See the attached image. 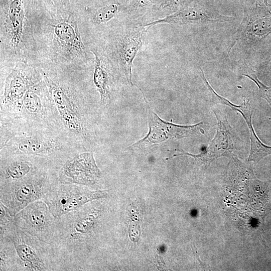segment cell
I'll return each instance as SVG.
<instances>
[{"label":"cell","mask_w":271,"mask_h":271,"mask_svg":"<svg viewBox=\"0 0 271 271\" xmlns=\"http://www.w3.org/2000/svg\"><path fill=\"white\" fill-rule=\"evenodd\" d=\"M1 156L23 155L48 162L53 167L81 151L56 130L1 129Z\"/></svg>","instance_id":"6da1fadb"},{"label":"cell","mask_w":271,"mask_h":271,"mask_svg":"<svg viewBox=\"0 0 271 271\" xmlns=\"http://www.w3.org/2000/svg\"><path fill=\"white\" fill-rule=\"evenodd\" d=\"M187 0H166L164 6L166 7H175L185 3Z\"/></svg>","instance_id":"44dd1931"},{"label":"cell","mask_w":271,"mask_h":271,"mask_svg":"<svg viewBox=\"0 0 271 271\" xmlns=\"http://www.w3.org/2000/svg\"><path fill=\"white\" fill-rule=\"evenodd\" d=\"M118 5L112 4L99 9L94 16V21L97 24L110 21L117 13Z\"/></svg>","instance_id":"d6986e66"},{"label":"cell","mask_w":271,"mask_h":271,"mask_svg":"<svg viewBox=\"0 0 271 271\" xmlns=\"http://www.w3.org/2000/svg\"><path fill=\"white\" fill-rule=\"evenodd\" d=\"M242 75L255 83L258 88L259 96L264 99L271 106V88L260 82L255 76H251L245 74Z\"/></svg>","instance_id":"ffe728a7"},{"label":"cell","mask_w":271,"mask_h":271,"mask_svg":"<svg viewBox=\"0 0 271 271\" xmlns=\"http://www.w3.org/2000/svg\"><path fill=\"white\" fill-rule=\"evenodd\" d=\"M109 191L91 190L84 185L57 183L42 201L47 204L53 215L58 218L93 200L108 197Z\"/></svg>","instance_id":"5b68a950"},{"label":"cell","mask_w":271,"mask_h":271,"mask_svg":"<svg viewBox=\"0 0 271 271\" xmlns=\"http://www.w3.org/2000/svg\"><path fill=\"white\" fill-rule=\"evenodd\" d=\"M43 76L52 102L57 129L83 151L87 132L84 109L79 98L46 73Z\"/></svg>","instance_id":"7a4b0ae2"},{"label":"cell","mask_w":271,"mask_h":271,"mask_svg":"<svg viewBox=\"0 0 271 271\" xmlns=\"http://www.w3.org/2000/svg\"><path fill=\"white\" fill-rule=\"evenodd\" d=\"M55 36L63 46L74 50L81 56L86 55L84 45L76 22L65 21L53 26Z\"/></svg>","instance_id":"9a60e30c"},{"label":"cell","mask_w":271,"mask_h":271,"mask_svg":"<svg viewBox=\"0 0 271 271\" xmlns=\"http://www.w3.org/2000/svg\"><path fill=\"white\" fill-rule=\"evenodd\" d=\"M266 0L244 9L245 32L251 37L261 38L271 33V11Z\"/></svg>","instance_id":"7c38bea8"},{"label":"cell","mask_w":271,"mask_h":271,"mask_svg":"<svg viewBox=\"0 0 271 271\" xmlns=\"http://www.w3.org/2000/svg\"><path fill=\"white\" fill-rule=\"evenodd\" d=\"M0 236L12 240L17 254L18 270H63L56 246L20 229L15 222L0 231Z\"/></svg>","instance_id":"3957f363"},{"label":"cell","mask_w":271,"mask_h":271,"mask_svg":"<svg viewBox=\"0 0 271 271\" xmlns=\"http://www.w3.org/2000/svg\"><path fill=\"white\" fill-rule=\"evenodd\" d=\"M0 187L22 181L47 167H53L47 161L23 155L1 156Z\"/></svg>","instance_id":"ba28073f"},{"label":"cell","mask_w":271,"mask_h":271,"mask_svg":"<svg viewBox=\"0 0 271 271\" xmlns=\"http://www.w3.org/2000/svg\"><path fill=\"white\" fill-rule=\"evenodd\" d=\"M213 112L217 120L216 132L214 138L204 152L195 155L182 151L181 153L173 156H191L208 163L219 157L234 156L235 147L232 128L225 115L214 109Z\"/></svg>","instance_id":"30bf717a"},{"label":"cell","mask_w":271,"mask_h":271,"mask_svg":"<svg viewBox=\"0 0 271 271\" xmlns=\"http://www.w3.org/2000/svg\"><path fill=\"white\" fill-rule=\"evenodd\" d=\"M20 229L45 242L52 243L57 218L42 200L33 202L14 217Z\"/></svg>","instance_id":"52a82bcc"},{"label":"cell","mask_w":271,"mask_h":271,"mask_svg":"<svg viewBox=\"0 0 271 271\" xmlns=\"http://www.w3.org/2000/svg\"><path fill=\"white\" fill-rule=\"evenodd\" d=\"M57 183L54 169L45 168L22 181L0 187V202L14 217L30 203L43 200Z\"/></svg>","instance_id":"277c9868"},{"label":"cell","mask_w":271,"mask_h":271,"mask_svg":"<svg viewBox=\"0 0 271 271\" xmlns=\"http://www.w3.org/2000/svg\"><path fill=\"white\" fill-rule=\"evenodd\" d=\"M25 12L22 0H10L8 12V22L12 43L19 44L23 32Z\"/></svg>","instance_id":"2e32d148"},{"label":"cell","mask_w":271,"mask_h":271,"mask_svg":"<svg viewBox=\"0 0 271 271\" xmlns=\"http://www.w3.org/2000/svg\"><path fill=\"white\" fill-rule=\"evenodd\" d=\"M39 78L37 73L26 64L17 65L6 78L1 101V112L16 103L29 87Z\"/></svg>","instance_id":"8fae6325"},{"label":"cell","mask_w":271,"mask_h":271,"mask_svg":"<svg viewBox=\"0 0 271 271\" xmlns=\"http://www.w3.org/2000/svg\"><path fill=\"white\" fill-rule=\"evenodd\" d=\"M143 32L126 34L121 40L118 48L119 55L128 82L132 83L133 61L143 44Z\"/></svg>","instance_id":"5bb4252c"},{"label":"cell","mask_w":271,"mask_h":271,"mask_svg":"<svg viewBox=\"0 0 271 271\" xmlns=\"http://www.w3.org/2000/svg\"><path fill=\"white\" fill-rule=\"evenodd\" d=\"M154 0H137L136 5L139 7H143L150 4Z\"/></svg>","instance_id":"7402d4cb"},{"label":"cell","mask_w":271,"mask_h":271,"mask_svg":"<svg viewBox=\"0 0 271 271\" xmlns=\"http://www.w3.org/2000/svg\"><path fill=\"white\" fill-rule=\"evenodd\" d=\"M233 19L234 18L231 17L212 14L201 8L188 7L180 10L163 19L147 24L145 27H150L160 24L182 25L207 22H223Z\"/></svg>","instance_id":"4fadbf2b"},{"label":"cell","mask_w":271,"mask_h":271,"mask_svg":"<svg viewBox=\"0 0 271 271\" xmlns=\"http://www.w3.org/2000/svg\"><path fill=\"white\" fill-rule=\"evenodd\" d=\"M92 53L95 56L93 82L99 92L101 104L106 105L110 99L108 73L98 54Z\"/></svg>","instance_id":"e0dca14e"},{"label":"cell","mask_w":271,"mask_h":271,"mask_svg":"<svg viewBox=\"0 0 271 271\" xmlns=\"http://www.w3.org/2000/svg\"><path fill=\"white\" fill-rule=\"evenodd\" d=\"M0 270H18L17 252L8 236H0Z\"/></svg>","instance_id":"ac0fdd59"},{"label":"cell","mask_w":271,"mask_h":271,"mask_svg":"<svg viewBox=\"0 0 271 271\" xmlns=\"http://www.w3.org/2000/svg\"><path fill=\"white\" fill-rule=\"evenodd\" d=\"M57 181L90 187L100 180L101 173L92 152H80L65 159L54 168Z\"/></svg>","instance_id":"8992f818"},{"label":"cell","mask_w":271,"mask_h":271,"mask_svg":"<svg viewBox=\"0 0 271 271\" xmlns=\"http://www.w3.org/2000/svg\"><path fill=\"white\" fill-rule=\"evenodd\" d=\"M149 132L131 147L146 148L168 140L179 139L195 134L201 128L202 122L194 125H182L166 122L152 109L149 116Z\"/></svg>","instance_id":"9c48e42d"}]
</instances>
